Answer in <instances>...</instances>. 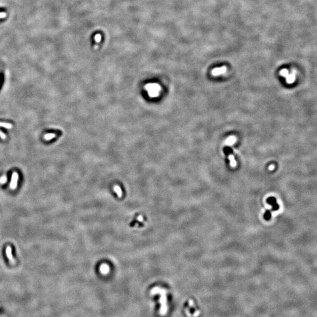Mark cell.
<instances>
[{
  "label": "cell",
  "mask_w": 317,
  "mask_h": 317,
  "mask_svg": "<svg viewBox=\"0 0 317 317\" xmlns=\"http://www.w3.org/2000/svg\"><path fill=\"white\" fill-rule=\"evenodd\" d=\"M226 71H227V67L226 66H223V67L221 68H214V69H213L212 72H211V73H212L213 76H219V75L226 73Z\"/></svg>",
  "instance_id": "1"
},
{
  "label": "cell",
  "mask_w": 317,
  "mask_h": 317,
  "mask_svg": "<svg viewBox=\"0 0 317 317\" xmlns=\"http://www.w3.org/2000/svg\"><path fill=\"white\" fill-rule=\"evenodd\" d=\"M18 178V176L17 173L14 172L13 176H12L11 183V185H10V187L12 189H15L16 188V185H17Z\"/></svg>",
  "instance_id": "2"
},
{
  "label": "cell",
  "mask_w": 317,
  "mask_h": 317,
  "mask_svg": "<svg viewBox=\"0 0 317 317\" xmlns=\"http://www.w3.org/2000/svg\"><path fill=\"white\" fill-rule=\"evenodd\" d=\"M285 78H286V81L288 83H292L295 81V72L294 71H293V72L291 73V74L288 73L287 75L286 76V77Z\"/></svg>",
  "instance_id": "3"
},
{
  "label": "cell",
  "mask_w": 317,
  "mask_h": 317,
  "mask_svg": "<svg viewBox=\"0 0 317 317\" xmlns=\"http://www.w3.org/2000/svg\"><path fill=\"white\" fill-rule=\"evenodd\" d=\"M237 142V138L234 136H231L226 140L225 144L227 146H232Z\"/></svg>",
  "instance_id": "4"
},
{
  "label": "cell",
  "mask_w": 317,
  "mask_h": 317,
  "mask_svg": "<svg viewBox=\"0 0 317 317\" xmlns=\"http://www.w3.org/2000/svg\"><path fill=\"white\" fill-rule=\"evenodd\" d=\"M269 203L271 204L272 206H273V210H278L279 208V206L278 204L276 202V199H274V197H270L269 198L268 200Z\"/></svg>",
  "instance_id": "5"
},
{
  "label": "cell",
  "mask_w": 317,
  "mask_h": 317,
  "mask_svg": "<svg viewBox=\"0 0 317 317\" xmlns=\"http://www.w3.org/2000/svg\"><path fill=\"white\" fill-rule=\"evenodd\" d=\"M228 159H229L230 162V165L231 167H235L237 166V163L236 161L235 160V159H234L233 155L232 154H229L228 155Z\"/></svg>",
  "instance_id": "6"
},
{
  "label": "cell",
  "mask_w": 317,
  "mask_h": 317,
  "mask_svg": "<svg viewBox=\"0 0 317 317\" xmlns=\"http://www.w3.org/2000/svg\"><path fill=\"white\" fill-rule=\"evenodd\" d=\"M6 252H7V257H8L9 260H10L11 261V262H13V263H14L15 261L13 260V257H12V254H11V247H7V251H6Z\"/></svg>",
  "instance_id": "7"
},
{
  "label": "cell",
  "mask_w": 317,
  "mask_h": 317,
  "mask_svg": "<svg viewBox=\"0 0 317 317\" xmlns=\"http://www.w3.org/2000/svg\"><path fill=\"white\" fill-rule=\"evenodd\" d=\"M0 126L5 127L7 129H11L13 127L11 124H5V123H1L0 122Z\"/></svg>",
  "instance_id": "8"
},
{
  "label": "cell",
  "mask_w": 317,
  "mask_h": 317,
  "mask_svg": "<svg viewBox=\"0 0 317 317\" xmlns=\"http://www.w3.org/2000/svg\"><path fill=\"white\" fill-rule=\"evenodd\" d=\"M55 136V134H53V133H49V134H47L45 135L44 136V139L46 140H49L52 138H54Z\"/></svg>",
  "instance_id": "9"
},
{
  "label": "cell",
  "mask_w": 317,
  "mask_h": 317,
  "mask_svg": "<svg viewBox=\"0 0 317 317\" xmlns=\"http://www.w3.org/2000/svg\"><path fill=\"white\" fill-rule=\"evenodd\" d=\"M106 266V265H102L101 267V268H100V270H101L102 273L103 274H106V273H107L109 271V267H108V266Z\"/></svg>",
  "instance_id": "10"
},
{
  "label": "cell",
  "mask_w": 317,
  "mask_h": 317,
  "mask_svg": "<svg viewBox=\"0 0 317 317\" xmlns=\"http://www.w3.org/2000/svg\"><path fill=\"white\" fill-rule=\"evenodd\" d=\"M279 73H280V75L281 76H284V77H286V76L289 73H288V71L287 69H283L281 70Z\"/></svg>",
  "instance_id": "11"
},
{
  "label": "cell",
  "mask_w": 317,
  "mask_h": 317,
  "mask_svg": "<svg viewBox=\"0 0 317 317\" xmlns=\"http://www.w3.org/2000/svg\"><path fill=\"white\" fill-rule=\"evenodd\" d=\"M0 138L2 139H5L6 138H7V136H6V135L4 134V133H2V132L0 131Z\"/></svg>",
  "instance_id": "12"
},
{
  "label": "cell",
  "mask_w": 317,
  "mask_h": 317,
  "mask_svg": "<svg viewBox=\"0 0 317 317\" xmlns=\"http://www.w3.org/2000/svg\"><path fill=\"white\" fill-rule=\"evenodd\" d=\"M6 180H7V179H6V178H4V177H3V178H2L1 179H0V182L3 183L5 182Z\"/></svg>",
  "instance_id": "13"
},
{
  "label": "cell",
  "mask_w": 317,
  "mask_h": 317,
  "mask_svg": "<svg viewBox=\"0 0 317 317\" xmlns=\"http://www.w3.org/2000/svg\"><path fill=\"white\" fill-rule=\"evenodd\" d=\"M273 168H274V166H271L270 167V170H272V169H273Z\"/></svg>",
  "instance_id": "14"
}]
</instances>
